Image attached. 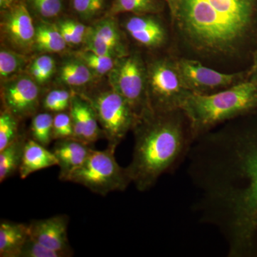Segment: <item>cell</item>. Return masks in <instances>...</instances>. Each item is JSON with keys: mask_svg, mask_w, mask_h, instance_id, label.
Returning a JSON list of instances; mask_svg holds the SVG:
<instances>
[{"mask_svg": "<svg viewBox=\"0 0 257 257\" xmlns=\"http://www.w3.org/2000/svg\"><path fill=\"white\" fill-rule=\"evenodd\" d=\"M68 29L72 38V45H79L84 44L89 32V27L84 24L72 20H62Z\"/></svg>", "mask_w": 257, "mask_h": 257, "instance_id": "cell-32", "label": "cell"}, {"mask_svg": "<svg viewBox=\"0 0 257 257\" xmlns=\"http://www.w3.org/2000/svg\"><path fill=\"white\" fill-rule=\"evenodd\" d=\"M20 120L7 109L0 114V151L15 142L21 134L19 132Z\"/></svg>", "mask_w": 257, "mask_h": 257, "instance_id": "cell-26", "label": "cell"}, {"mask_svg": "<svg viewBox=\"0 0 257 257\" xmlns=\"http://www.w3.org/2000/svg\"><path fill=\"white\" fill-rule=\"evenodd\" d=\"M109 87L127 101L138 120L152 114L147 96L146 64L138 54L116 58L108 74Z\"/></svg>", "mask_w": 257, "mask_h": 257, "instance_id": "cell-7", "label": "cell"}, {"mask_svg": "<svg viewBox=\"0 0 257 257\" xmlns=\"http://www.w3.org/2000/svg\"><path fill=\"white\" fill-rule=\"evenodd\" d=\"M162 9V4L159 0H114L108 16L125 13L137 15L156 14Z\"/></svg>", "mask_w": 257, "mask_h": 257, "instance_id": "cell-21", "label": "cell"}, {"mask_svg": "<svg viewBox=\"0 0 257 257\" xmlns=\"http://www.w3.org/2000/svg\"><path fill=\"white\" fill-rule=\"evenodd\" d=\"M75 57H78L84 62L94 76L102 77L108 75L111 69L114 67L116 58L97 55L89 51L81 50L75 54Z\"/></svg>", "mask_w": 257, "mask_h": 257, "instance_id": "cell-24", "label": "cell"}, {"mask_svg": "<svg viewBox=\"0 0 257 257\" xmlns=\"http://www.w3.org/2000/svg\"><path fill=\"white\" fill-rule=\"evenodd\" d=\"M74 138V127L69 111L56 113L53 119L54 140Z\"/></svg>", "mask_w": 257, "mask_h": 257, "instance_id": "cell-30", "label": "cell"}, {"mask_svg": "<svg viewBox=\"0 0 257 257\" xmlns=\"http://www.w3.org/2000/svg\"><path fill=\"white\" fill-rule=\"evenodd\" d=\"M14 4V0H0V7L2 9L7 10Z\"/></svg>", "mask_w": 257, "mask_h": 257, "instance_id": "cell-34", "label": "cell"}, {"mask_svg": "<svg viewBox=\"0 0 257 257\" xmlns=\"http://www.w3.org/2000/svg\"><path fill=\"white\" fill-rule=\"evenodd\" d=\"M29 138L21 135L15 142L0 151V182L15 175L21 165L24 148Z\"/></svg>", "mask_w": 257, "mask_h": 257, "instance_id": "cell-20", "label": "cell"}, {"mask_svg": "<svg viewBox=\"0 0 257 257\" xmlns=\"http://www.w3.org/2000/svg\"><path fill=\"white\" fill-rule=\"evenodd\" d=\"M147 96L152 114L181 109L192 92L184 83L177 61L157 58L146 64Z\"/></svg>", "mask_w": 257, "mask_h": 257, "instance_id": "cell-4", "label": "cell"}, {"mask_svg": "<svg viewBox=\"0 0 257 257\" xmlns=\"http://www.w3.org/2000/svg\"><path fill=\"white\" fill-rule=\"evenodd\" d=\"M55 60L50 55L37 57L30 64L28 73L40 85L50 80L55 72Z\"/></svg>", "mask_w": 257, "mask_h": 257, "instance_id": "cell-27", "label": "cell"}, {"mask_svg": "<svg viewBox=\"0 0 257 257\" xmlns=\"http://www.w3.org/2000/svg\"><path fill=\"white\" fill-rule=\"evenodd\" d=\"M1 34L11 49L26 54L35 46V26L25 5L19 3L5 10Z\"/></svg>", "mask_w": 257, "mask_h": 257, "instance_id": "cell-10", "label": "cell"}, {"mask_svg": "<svg viewBox=\"0 0 257 257\" xmlns=\"http://www.w3.org/2000/svg\"><path fill=\"white\" fill-rule=\"evenodd\" d=\"M54 115L49 111L37 113L32 116L30 128V139L47 147L53 139Z\"/></svg>", "mask_w": 257, "mask_h": 257, "instance_id": "cell-22", "label": "cell"}, {"mask_svg": "<svg viewBox=\"0 0 257 257\" xmlns=\"http://www.w3.org/2000/svg\"><path fill=\"white\" fill-rule=\"evenodd\" d=\"M58 165L57 158L52 150H47L31 139L28 138L24 148L23 160L19 174L25 179L38 171Z\"/></svg>", "mask_w": 257, "mask_h": 257, "instance_id": "cell-16", "label": "cell"}, {"mask_svg": "<svg viewBox=\"0 0 257 257\" xmlns=\"http://www.w3.org/2000/svg\"><path fill=\"white\" fill-rule=\"evenodd\" d=\"M79 95L92 104L108 146L116 148L138 121L127 101L110 87Z\"/></svg>", "mask_w": 257, "mask_h": 257, "instance_id": "cell-6", "label": "cell"}, {"mask_svg": "<svg viewBox=\"0 0 257 257\" xmlns=\"http://www.w3.org/2000/svg\"><path fill=\"white\" fill-rule=\"evenodd\" d=\"M115 150L116 147L111 146L101 151L93 149L67 182L81 184L101 196L124 191L132 181L126 169L121 167L115 160Z\"/></svg>", "mask_w": 257, "mask_h": 257, "instance_id": "cell-5", "label": "cell"}, {"mask_svg": "<svg viewBox=\"0 0 257 257\" xmlns=\"http://www.w3.org/2000/svg\"><path fill=\"white\" fill-rule=\"evenodd\" d=\"M28 57L13 49L2 48L0 51V77L2 81L21 73Z\"/></svg>", "mask_w": 257, "mask_h": 257, "instance_id": "cell-23", "label": "cell"}, {"mask_svg": "<svg viewBox=\"0 0 257 257\" xmlns=\"http://www.w3.org/2000/svg\"><path fill=\"white\" fill-rule=\"evenodd\" d=\"M73 92L64 89H53L42 99V108L49 112L56 113L69 111Z\"/></svg>", "mask_w": 257, "mask_h": 257, "instance_id": "cell-25", "label": "cell"}, {"mask_svg": "<svg viewBox=\"0 0 257 257\" xmlns=\"http://www.w3.org/2000/svg\"><path fill=\"white\" fill-rule=\"evenodd\" d=\"M74 127V138L93 146L99 139L104 138L95 111L89 101L73 92L69 109Z\"/></svg>", "mask_w": 257, "mask_h": 257, "instance_id": "cell-13", "label": "cell"}, {"mask_svg": "<svg viewBox=\"0 0 257 257\" xmlns=\"http://www.w3.org/2000/svg\"><path fill=\"white\" fill-rule=\"evenodd\" d=\"M253 82H257V62L256 64H255L254 68H253Z\"/></svg>", "mask_w": 257, "mask_h": 257, "instance_id": "cell-35", "label": "cell"}, {"mask_svg": "<svg viewBox=\"0 0 257 257\" xmlns=\"http://www.w3.org/2000/svg\"><path fill=\"white\" fill-rule=\"evenodd\" d=\"M170 8L171 16L172 19L174 18L177 10V5H178V0H165Z\"/></svg>", "mask_w": 257, "mask_h": 257, "instance_id": "cell-33", "label": "cell"}, {"mask_svg": "<svg viewBox=\"0 0 257 257\" xmlns=\"http://www.w3.org/2000/svg\"><path fill=\"white\" fill-rule=\"evenodd\" d=\"M94 77L87 64L77 57L63 62L58 74L59 80L62 84L74 88L87 85Z\"/></svg>", "mask_w": 257, "mask_h": 257, "instance_id": "cell-18", "label": "cell"}, {"mask_svg": "<svg viewBox=\"0 0 257 257\" xmlns=\"http://www.w3.org/2000/svg\"><path fill=\"white\" fill-rule=\"evenodd\" d=\"M124 28L135 41L148 48L162 46L167 40L163 25L151 15L130 17L125 22Z\"/></svg>", "mask_w": 257, "mask_h": 257, "instance_id": "cell-15", "label": "cell"}, {"mask_svg": "<svg viewBox=\"0 0 257 257\" xmlns=\"http://www.w3.org/2000/svg\"><path fill=\"white\" fill-rule=\"evenodd\" d=\"M28 224L2 220L0 222V256L18 257L30 238Z\"/></svg>", "mask_w": 257, "mask_h": 257, "instance_id": "cell-17", "label": "cell"}, {"mask_svg": "<svg viewBox=\"0 0 257 257\" xmlns=\"http://www.w3.org/2000/svg\"><path fill=\"white\" fill-rule=\"evenodd\" d=\"M76 14L84 21H90L101 14L105 7L104 0H71Z\"/></svg>", "mask_w": 257, "mask_h": 257, "instance_id": "cell-28", "label": "cell"}, {"mask_svg": "<svg viewBox=\"0 0 257 257\" xmlns=\"http://www.w3.org/2000/svg\"><path fill=\"white\" fill-rule=\"evenodd\" d=\"M177 67L189 90L196 94H210L213 91L226 89L238 84L241 74H226L203 65L199 61L180 58Z\"/></svg>", "mask_w": 257, "mask_h": 257, "instance_id": "cell-9", "label": "cell"}, {"mask_svg": "<svg viewBox=\"0 0 257 257\" xmlns=\"http://www.w3.org/2000/svg\"><path fill=\"white\" fill-rule=\"evenodd\" d=\"M69 221L64 214L32 220L28 224L30 236L50 249L72 256L73 251L67 235Z\"/></svg>", "mask_w": 257, "mask_h": 257, "instance_id": "cell-12", "label": "cell"}, {"mask_svg": "<svg viewBox=\"0 0 257 257\" xmlns=\"http://www.w3.org/2000/svg\"><path fill=\"white\" fill-rule=\"evenodd\" d=\"M28 3L34 13L45 20L57 18L63 9L62 0H28Z\"/></svg>", "mask_w": 257, "mask_h": 257, "instance_id": "cell-29", "label": "cell"}, {"mask_svg": "<svg viewBox=\"0 0 257 257\" xmlns=\"http://www.w3.org/2000/svg\"><path fill=\"white\" fill-rule=\"evenodd\" d=\"M18 257H68L65 253L50 249L32 239H28L19 252Z\"/></svg>", "mask_w": 257, "mask_h": 257, "instance_id": "cell-31", "label": "cell"}, {"mask_svg": "<svg viewBox=\"0 0 257 257\" xmlns=\"http://www.w3.org/2000/svg\"><path fill=\"white\" fill-rule=\"evenodd\" d=\"M57 25L48 23L35 27V46L37 50L50 53H60L67 46Z\"/></svg>", "mask_w": 257, "mask_h": 257, "instance_id": "cell-19", "label": "cell"}, {"mask_svg": "<svg viewBox=\"0 0 257 257\" xmlns=\"http://www.w3.org/2000/svg\"><path fill=\"white\" fill-rule=\"evenodd\" d=\"M255 0H178L172 19L198 55L232 57L252 25Z\"/></svg>", "mask_w": 257, "mask_h": 257, "instance_id": "cell-1", "label": "cell"}, {"mask_svg": "<svg viewBox=\"0 0 257 257\" xmlns=\"http://www.w3.org/2000/svg\"><path fill=\"white\" fill-rule=\"evenodd\" d=\"M1 98L3 109L20 121L35 116L42 103L40 84L22 72L2 81Z\"/></svg>", "mask_w": 257, "mask_h": 257, "instance_id": "cell-8", "label": "cell"}, {"mask_svg": "<svg viewBox=\"0 0 257 257\" xmlns=\"http://www.w3.org/2000/svg\"><path fill=\"white\" fill-rule=\"evenodd\" d=\"M92 146L76 138L57 140L52 151L60 167L59 179L67 182L69 177L87 158Z\"/></svg>", "mask_w": 257, "mask_h": 257, "instance_id": "cell-14", "label": "cell"}, {"mask_svg": "<svg viewBox=\"0 0 257 257\" xmlns=\"http://www.w3.org/2000/svg\"><path fill=\"white\" fill-rule=\"evenodd\" d=\"M133 130V158L126 169L132 182L144 192L184 156L194 139L182 109L145 115Z\"/></svg>", "mask_w": 257, "mask_h": 257, "instance_id": "cell-2", "label": "cell"}, {"mask_svg": "<svg viewBox=\"0 0 257 257\" xmlns=\"http://www.w3.org/2000/svg\"><path fill=\"white\" fill-rule=\"evenodd\" d=\"M83 50L97 55L119 58L128 55L117 24L108 16L89 27Z\"/></svg>", "mask_w": 257, "mask_h": 257, "instance_id": "cell-11", "label": "cell"}, {"mask_svg": "<svg viewBox=\"0 0 257 257\" xmlns=\"http://www.w3.org/2000/svg\"><path fill=\"white\" fill-rule=\"evenodd\" d=\"M257 106V82H240L213 94L192 93L182 109L188 119L194 140L216 125Z\"/></svg>", "mask_w": 257, "mask_h": 257, "instance_id": "cell-3", "label": "cell"}]
</instances>
